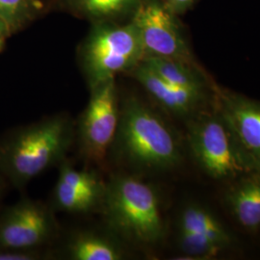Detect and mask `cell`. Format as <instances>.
<instances>
[{
  "instance_id": "ba28073f",
  "label": "cell",
  "mask_w": 260,
  "mask_h": 260,
  "mask_svg": "<svg viewBox=\"0 0 260 260\" xmlns=\"http://www.w3.org/2000/svg\"><path fill=\"white\" fill-rule=\"evenodd\" d=\"M57 231L55 218L47 205L23 199L0 215V249L38 251Z\"/></svg>"
},
{
  "instance_id": "52a82bcc",
  "label": "cell",
  "mask_w": 260,
  "mask_h": 260,
  "mask_svg": "<svg viewBox=\"0 0 260 260\" xmlns=\"http://www.w3.org/2000/svg\"><path fill=\"white\" fill-rule=\"evenodd\" d=\"M188 142L197 162L212 177L229 178L247 171L220 117L204 115L196 119L190 124Z\"/></svg>"
},
{
  "instance_id": "7c38bea8",
  "label": "cell",
  "mask_w": 260,
  "mask_h": 260,
  "mask_svg": "<svg viewBox=\"0 0 260 260\" xmlns=\"http://www.w3.org/2000/svg\"><path fill=\"white\" fill-rule=\"evenodd\" d=\"M142 0H49L51 6L73 17L89 21L102 22L129 21Z\"/></svg>"
},
{
  "instance_id": "2e32d148",
  "label": "cell",
  "mask_w": 260,
  "mask_h": 260,
  "mask_svg": "<svg viewBox=\"0 0 260 260\" xmlns=\"http://www.w3.org/2000/svg\"><path fill=\"white\" fill-rule=\"evenodd\" d=\"M46 9L43 0H0V15L12 34L27 27L43 16Z\"/></svg>"
},
{
  "instance_id": "6da1fadb",
  "label": "cell",
  "mask_w": 260,
  "mask_h": 260,
  "mask_svg": "<svg viewBox=\"0 0 260 260\" xmlns=\"http://www.w3.org/2000/svg\"><path fill=\"white\" fill-rule=\"evenodd\" d=\"M75 137V124L57 114L6 133L0 139V175L21 189L58 163H62Z\"/></svg>"
},
{
  "instance_id": "30bf717a",
  "label": "cell",
  "mask_w": 260,
  "mask_h": 260,
  "mask_svg": "<svg viewBox=\"0 0 260 260\" xmlns=\"http://www.w3.org/2000/svg\"><path fill=\"white\" fill-rule=\"evenodd\" d=\"M177 241L188 259L217 255L230 243V236L212 214L200 205L186 206L178 219Z\"/></svg>"
},
{
  "instance_id": "ffe728a7",
  "label": "cell",
  "mask_w": 260,
  "mask_h": 260,
  "mask_svg": "<svg viewBox=\"0 0 260 260\" xmlns=\"http://www.w3.org/2000/svg\"><path fill=\"white\" fill-rule=\"evenodd\" d=\"M163 1L167 5L168 8L173 11L176 15L182 14L195 2V0H163Z\"/></svg>"
},
{
  "instance_id": "5bb4252c",
  "label": "cell",
  "mask_w": 260,
  "mask_h": 260,
  "mask_svg": "<svg viewBox=\"0 0 260 260\" xmlns=\"http://www.w3.org/2000/svg\"><path fill=\"white\" fill-rule=\"evenodd\" d=\"M229 204L236 220L243 226L260 228V176L247 178L229 194Z\"/></svg>"
},
{
  "instance_id": "9a60e30c",
  "label": "cell",
  "mask_w": 260,
  "mask_h": 260,
  "mask_svg": "<svg viewBox=\"0 0 260 260\" xmlns=\"http://www.w3.org/2000/svg\"><path fill=\"white\" fill-rule=\"evenodd\" d=\"M142 62L172 85L203 91L204 81L192 64L160 57H146Z\"/></svg>"
},
{
  "instance_id": "7402d4cb",
  "label": "cell",
  "mask_w": 260,
  "mask_h": 260,
  "mask_svg": "<svg viewBox=\"0 0 260 260\" xmlns=\"http://www.w3.org/2000/svg\"><path fill=\"white\" fill-rule=\"evenodd\" d=\"M5 183H6V180L4 179V177L0 175V200H1L2 195H3V191H4V188H5Z\"/></svg>"
},
{
  "instance_id": "4fadbf2b",
  "label": "cell",
  "mask_w": 260,
  "mask_h": 260,
  "mask_svg": "<svg viewBox=\"0 0 260 260\" xmlns=\"http://www.w3.org/2000/svg\"><path fill=\"white\" fill-rule=\"evenodd\" d=\"M66 256L73 260H121L126 257L121 240L113 233L81 231L71 236Z\"/></svg>"
},
{
  "instance_id": "e0dca14e",
  "label": "cell",
  "mask_w": 260,
  "mask_h": 260,
  "mask_svg": "<svg viewBox=\"0 0 260 260\" xmlns=\"http://www.w3.org/2000/svg\"><path fill=\"white\" fill-rule=\"evenodd\" d=\"M53 202L59 210L72 214L89 213L103 204L102 199L83 193L60 179L53 191Z\"/></svg>"
},
{
  "instance_id": "44dd1931",
  "label": "cell",
  "mask_w": 260,
  "mask_h": 260,
  "mask_svg": "<svg viewBox=\"0 0 260 260\" xmlns=\"http://www.w3.org/2000/svg\"><path fill=\"white\" fill-rule=\"evenodd\" d=\"M13 34L11 33L9 27L7 25V23L5 22V20L1 17L0 15V37L7 39L10 36H12Z\"/></svg>"
},
{
  "instance_id": "5b68a950",
  "label": "cell",
  "mask_w": 260,
  "mask_h": 260,
  "mask_svg": "<svg viewBox=\"0 0 260 260\" xmlns=\"http://www.w3.org/2000/svg\"><path fill=\"white\" fill-rule=\"evenodd\" d=\"M90 100L77 124L80 152L87 161L103 165L115 139L121 112L116 78L90 89Z\"/></svg>"
},
{
  "instance_id": "277c9868",
  "label": "cell",
  "mask_w": 260,
  "mask_h": 260,
  "mask_svg": "<svg viewBox=\"0 0 260 260\" xmlns=\"http://www.w3.org/2000/svg\"><path fill=\"white\" fill-rule=\"evenodd\" d=\"M144 56L139 31L132 20L91 24L77 51L89 89L127 74Z\"/></svg>"
},
{
  "instance_id": "8992f818",
  "label": "cell",
  "mask_w": 260,
  "mask_h": 260,
  "mask_svg": "<svg viewBox=\"0 0 260 260\" xmlns=\"http://www.w3.org/2000/svg\"><path fill=\"white\" fill-rule=\"evenodd\" d=\"M176 15L163 0H142L132 17L139 31L144 58L160 57L192 64L191 53Z\"/></svg>"
},
{
  "instance_id": "3957f363",
  "label": "cell",
  "mask_w": 260,
  "mask_h": 260,
  "mask_svg": "<svg viewBox=\"0 0 260 260\" xmlns=\"http://www.w3.org/2000/svg\"><path fill=\"white\" fill-rule=\"evenodd\" d=\"M103 218L110 233L135 245L161 240L164 223L157 193L138 177L119 174L106 183Z\"/></svg>"
},
{
  "instance_id": "d6986e66",
  "label": "cell",
  "mask_w": 260,
  "mask_h": 260,
  "mask_svg": "<svg viewBox=\"0 0 260 260\" xmlns=\"http://www.w3.org/2000/svg\"><path fill=\"white\" fill-rule=\"evenodd\" d=\"M42 258L39 251H18L0 249V260H37Z\"/></svg>"
},
{
  "instance_id": "7a4b0ae2",
  "label": "cell",
  "mask_w": 260,
  "mask_h": 260,
  "mask_svg": "<svg viewBox=\"0 0 260 260\" xmlns=\"http://www.w3.org/2000/svg\"><path fill=\"white\" fill-rule=\"evenodd\" d=\"M122 164L130 167L167 170L181 160L176 135L138 98L125 96L121 102L120 121L110 151Z\"/></svg>"
},
{
  "instance_id": "603a6c76",
  "label": "cell",
  "mask_w": 260,
  "mask_h": 260,
  "mask_svg": "<svg viewBox=\"0 0 260 260\" xmlns=\"http://www.w3.org/2000/svg\"><path fill=\"white\" fill-rule=\"evenodd\" d=\"M5 41H6V39L0 37V52H1V51L4 49V47H5Z\"/></svg>"
},
{
  "instance_id": "ac0fdd59",
  "label": "cell",
  "mask_w": 260,
  "mask_h": 260,
  "mask_svg": "<svg viewBox=\"0 0 260 260\" xmlns=\"http://www.w3.org/2000/svg\"><path fill=\"white\" fill-rule=\"evenodd\" d=\"M61 164L58 179L83 193L94 196L103 201L106 183L95 173L76 170L70 163L64 161Z\"/></svg>"
},
{
  "instance_id": "8fae6325",
  "label": "cell",
  "mask_w": 260,
  "mask_h": 260,
  "mask_svg": "<svg viewBox=\"0 0 260 260\" xmlns=\"http://www.w3.org/2000/svg\"><path fill=\"white\" fill-rule=\"evenodd\" d=\"M126 75L134 78L161 107L177 116H186L195 110L203 96L201 90L181 88L165 81L144 62Z\"/></svg>"
},
{
  "instance_id": "9c48e42d",
  "label": "cell",
  "mask_w": 260,
  "mask_h": 260,
  "mask_svg": "<svg viewBox=\"0 0 260 260\" xmlns=\"http://www.w3.org/2000/svg\"><path fill=\"white\" fill-rule=\"evenodd\" d=\"M219 113L244 167L260 172V103L238 94L222 93Z\"/></svg>"
}]
</instances>
